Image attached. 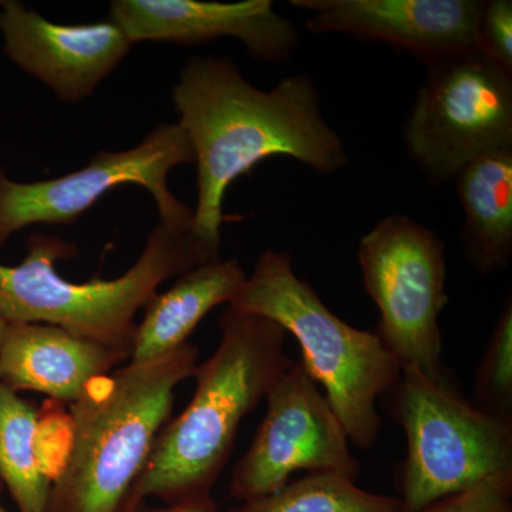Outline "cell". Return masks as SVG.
<instances>
[{
	"label": "cell",
	"mask_w": 512,
	"mask_h": 512,
	"mask_svg": "<svg viewBox=\"0 0 512 512\" xmlns=\"http://www.w3.org/2000/svg\"><path fill=\"white\" fill-rule=\"evenodd\" d=\"M173 104L197 170L191 235L211 262L221 259L229 185L261 161L289 157L319 174L348 167L345 143L323 117L318 86L308 74L285 77L264 92L231 57L195 56L178 76Z\"/></svg>",
	"instance_id": "6da1fadb"
},
{
	"label": "cell",
	"mask_w": 512,
	"mask_h": 512,
	"mask_svg": "<svg viewBox=\"0 0 512 512\" xmlns=\"http://www.w3.org/2000/svg\"><path fill=\"white\" fill-rule=\"evenodd\" d=\"M218 325L220 345L195 367L191 402L158 433L120 512L147 498L165 505L211 498L242 421L291 369L285 353L288 333L278 323L228 306Z\"/></svg>",
	"instance_id": "7a4b0ae2"
},
{
	"label": "cell",
	"mask_w": 512,
	"mask_h": 512,
	"mask_svg": "<svg viewBox=\"0 0 512 512\" xmlns=\"http://www.w3.org/2000/svg\"><path fill=\"white\" fill-rule=\"evenodd\" d=\"M198 357L188 342L158 359L127 362L87 387L70 406L69 448L46 512L121 511Z\"/></svg>",
	"instance_id": "3957f363"
},
{
	"label": "cell",
	"mask_w": 512,
	"mask_h": 512,
	"mask_svg": "<svg viewBox=\"0 0 512 512\" xmlns=\"http://www.w3.org/2000/svg\"><path fill=\"white\" fill-rule=\"evenodd\" d=\"M76 254L72 242L33 234L19 265L0 264V318L57 326L131 356L140 309L168 279L211 262L191 229L164 222H158L137 261L119 278L67 281L57 274L56 262Z\"/></svg>",
	"instance_id": "277c9868"
},
{
	"label": "cell",
	"mask_w": 512,
	"mask_h": 512,
	"mask_svg": "<svg viewBox=\"0 0 512 512\" xmlns=\"http://www.w3.org/2000/svg\"><path fill=\"white\" fill-rule=\"evenodd\" d=\"M231 308L278 323L298 340L302 365L342 423L350 443L367 450L379 436L377 400L399 380L402 366L376 333L335 315L293 269L288 252L265 251Z\"/></svg>",
	"instance_id": "5b68a950"
},
{
	"label": "cell",
	"mask_w": 512,
	"mask_h": 512,
	"mask_svg": "<svg viewBox=\"0 0 512 512\" xmlns=\"http://www.w3.org/2000/svg\"><path fill=\"white\" fill-rule=\"evenodd\" d=\"M392 416L407 437L402 512H417L494 474L512 471V421L468 403L446 376L402 367L390 390Z\"/></svg>",
	"instance_id": "8992f818"
},
{
	"label": "cell",
	"mask_w": 512,
	"mask_h": 512,
	"mask_svg": "<svg viewBox=\"0 0 512 512\" xmlns=\"http://www.w3.org/2000/svg\"><path fill=\"white\" fill-rule=\"evenodd\" d=\"M426 64L403 141L412 163L440 188L476 158L512 146V73L477 49Z\"/></svg>",
	"instance_id": "52a82bcc"
},
{
	"label": "cell",
	"mask_w": 512,
	"mask_h": 512,
	"mask_svg": "<svg viewBox=\"0 0 512 512\" xmlns=\"http://www.w3.org/2000/svg\"><path fill=\"white\" fill-rule=\"evenodd\" d=\"M357 261L379 309L376 335L402 367L443 379L440 315L447 305L443 239L407 215L377 222L360 239Z\"/></svg>",
	"instance_id": "ba28073f"
},
{
	"label": "cell",
	"mask_w": 512,
	"mask_h": 512,
	"mask_svg": "<svg viewBox=\"0 0 512 512\" xmlns=\"http://www.w3.org/2000/svg\"><path fill=\"white\" fill-rule=\"evenodd\" d=\"M194 164L190 140L178 123H164L141 143L124 151H100L80 170L19 183L0 170V247L30 225H69L110 191L134 184L150 192L160 222L191 229V207L168 187V175L180 165Z\"/></svg>",
	"instance_id": "9c48e42d"
},
{
	"label": "cell",
	"mask_w": 512,
	"mask_h": 512,
	"mask_svg": "<svg viewBox=\"0 0 512 512\" xmlns=\"http://www.w3.org/2000/svg\"><path fill=\"white\" fill-rule=\"evenodd\" d=\"M266 414L232 473L229 494L249 501L281 490L299 470L356 480L359 463L342 423L301 362L266 394Z\"/></svg>",
	"instance_id": "30bf717a"
},
{
	"label": "cell",
	"mask_w": 512,
	"mask_h": 512,
	"mask_svg": "<svg viewBox=\"0 0 512 512\" xmlns=\"http://www.w3.org/2000/svg\"><path fill=\"white\" fill-rule=\"evenodd\" d=\"M0 33L5 55L69 104L89 99L133 46L110 16L99 22L62 25L18 0L0 3Z\"/></svg>",
	"instance_id": "8fae6325"
},
{
	"label": "cell",
	"mask_w": 512,
	"mask_h": 512,
	"mask_svg": "<svg viewBox=\"0 0 512 512\" xmlns=\"http://www.w3.org/2000/svg\"><path fill=\"white\" fill-rule=\"evenodd\" d=\"M110 18L131 43L197 46L232 37L258 62L282 64L301 42L295 23L279 15L271 0H114Z\"/></svg>",
	"instance_id": "7c38bea8"
},
{
	"label": "cell",
	"mask_w": 512,
	"mask_h": 512,
	"mask_svg": "<svg viewBox=\"0 0 512 512\" xmlns=\"http://www.w3.org/2000/svg\"><path fill=\"white\" fill-rule=\"evenodd\" d=\"M315 35L377 40L424 63L477 49L483 0H292Z\"/></svg>",
	"instance_id": "4fadbf2b"
},
{
	"label": "cell",
	"mask_w": 512,
	"mask_h": 512,
	"mask_svg": "<svg viewBox=\"0 0 512 512\" xmlns=\"http://www.w3.org/2000/svg\"><path fill=\"white\" fill-rule=\"evenodd\" d=\"M130 353L46 323H6L0 340V383L13 392L76 403L87 387L126 365Z\"/></svg>",
	"instance_id": "5bb4252c"
},
{
	"label": "cell",
	"mask_w": 512,
	"mask_h": 512,
	"mask_svg": "<svg viewBox=\"0 0 512 512\" xmlns=\"http://www.w3.org/2000/svg\"><path fill=\"white\" fill-rule=\"evenodd\" d=\"M247 276L235 259L208 262L177 276L170 289L157 292L144 306L128 362L158 359L188 343L212 309L229 305Z\"/></svg>",
	"instance_id": "9a60e30c"
},
{
	"label": "cell",
	"mask_w": 512,
	"mask_h": 512,
	"mask_svg": "<svg viewBox=\"0 0 512 512\" xmlns=\"http://www.w3.org/2000/svg\"><path fill=\"white\" fill-rule=\"evenodd\" d=\"M464 211L461 247L480 275L497 274L512 258V146L468 163L456 175Z\"/></svg>",
	"instance_id": "2e32d148"
},
{
	"label": "cell",
	"mask_w": 512,
	"mask_h": 512,
	"mask_svg": "<svg viewBox=\"0 0 512 512\" xmlns=\"http://www.w3.org/2000/svg\"><path fill=\"white\" fill-rule=\"evenodd\" d=\"M35 404L0 383V485L19 512H46L53 474L47 470Z\"/></svg>",
	"instance_id": "e0dca14e"
},
{
	"label": "cell",
	"mask_w": 512,
	"mask_h": 512,
	"mask_svg": "<svg viewBox=\"0 0 512 512\" xmlns=\"http://www.w3.org/2000/svg\"><path fill=\"white\" fill-rule=\"evenodd\" d=\"M227 512H402L399 498L367 493L339 473H309Z\"/></svg>",
	"instance_id": "ac0fdd59"
},
{
	"label": "cell",
	"mask_w": 512,
	"mask_h": 512,
	"mask_svg": "<svg viewBox=\"0 0 512 512\" xmlns=\"http://www.w3.org/2000/svg\"><path fill=\"white\" fill-rule=\"evenodd\" d=\"M474 406L512 421V299L504 301L474 379Z\"/></svg>",
	"instance_id": "d6986e66"
},
{
	"label": "cell",
	"mask_w": 512,
	"mask_h": 512,
	"mask_svg": "<svg viewBox=\"0 0 512 512\" xmlns=\"http://www.w3.org/2000/svg\"><path fill=\"white\" fill-rule=\"evenodd\" d=\"M417 512H512V471L484 478Z\"/></svg>",
	"instance_id": "ffe728a7"
},
{
	"label": "cell",
	"mask_w": 512,
	"mask_h": 512,
	"mask_svg": "<svg viewBox=\"0 0 512 512\" xmlns=\"http://www.w3.org/2000/svg\"><path fill=\"white\" fill-rule=\"evenodd\" d=\"M477 50L512 73V2L485 0L477 23Z\"/></svg>",
	"instance_id": "44dd1931"
},
{
	"label": "cell",
	"mask_w": 512,
	"mask_h": 512,
	"mask_svg": "<svg viewBox=\"0 0 512 512\" xmlns=\"http://www.w3.org/2000/svg\"><path fill=\"white\" fill-rule=\"evenodd\" d=\"M126 512H217L212 498L188 503L161 505V507H148L147 503H140Z\"/></svg>",
	"instance_id": "7402d4cb"
},
{
	"label": "cell",
	"mask_w": 512,
	"mask_h": 512,
	"mask_svg": "<svg viewBox=\"0 0 512 512\" xmlns=\"http://www.w3.org/2000/svg\"><path fill=\"white\" fill-rule=\"evenodd\" d=\"M6 322L0 318V340H2L3 330H5Z\"/></svg>",
	"instance_id": "603a6c76"
},
{
	"label": "cell",
	"mask_w": 512,
	"mask_h": 512,
	"mask_svg": "<svg viewBox=\"0 0 512 512\" xmlns=\"http://www.w3.org/2000/svg\"><path fill=\"white\" fill-rule=\"evenodd\" d=\"M0 491H2V485H0ZM0 512H9L3 504L2 497H0Z\"/></svg>",
	"instance_id": "cb8c5ba5"
},
{
	"label": "cell",
	"mask_w": 512,
	"mask_h": 512,
	"mask_svg": "<svg viewBox=\"0 0 512 512\" xmlns=\"http://www.w3.org/2000/svg\"><path fill=\"white\" fill-rule=\"evenodd\" d=\"M0 3H2V0H0Z\"/></svg>",
	"instance_id": "d4e9b609"
}]
</instances>
